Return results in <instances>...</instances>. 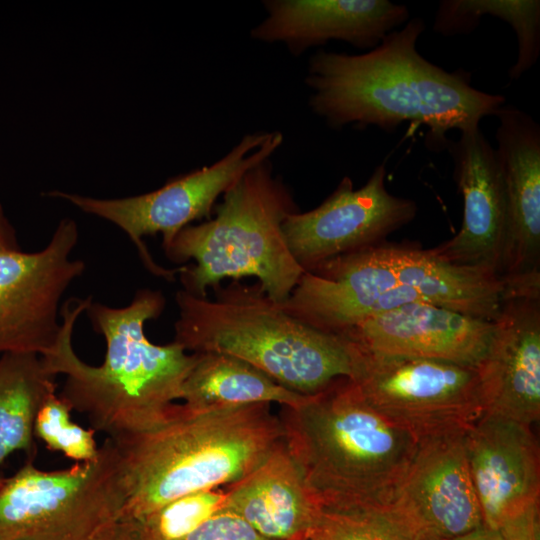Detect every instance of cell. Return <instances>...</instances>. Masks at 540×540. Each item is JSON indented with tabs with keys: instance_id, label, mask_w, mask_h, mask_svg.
<instances>
[{
	"instance_id": "cell-29",
	"label": "cell",
	"mask_w": 540,
	"mask_h": 540,
	"mask_svg": "<svg viewBox=\"0 0 540 540\" xmlns=\"http://www.w3.org/2000/svg\"><path fill=\"white\" fill-rule=\"evenodd\" d=\"M539 501L512 513L498 527L503 540H539Z\"/></svg>"
},
{
	"instance_id": "cell-25",
	"label": "cell",
	"mask_w": 540,
	"mask_h": 540,
	"mask_svg": "<svg viewBox=\"0 0 540 540\" xmlns=\"http://www.w3.org/2000/svg\"><path fill=\"white\" fill-rule=\"evenodd\" d=\"M308 540H417L382 508L321 509Z\"/></svg>"
},
{
	"instance_id": "cell-3",
	"label": "cell",
	"mask_w": 540,
	"mask_h": 540,
	"mask_svg": "<svg viewBox=\"0 0 540 540\" xmlns=\"http://www.w3.org/2000/svg\"><path fill=\"white\" fill-rule=\"evenodd\" d=\"M112 441L124 518L141 520L184 495L242 480L284 442V429L268 403L208 411L175 404L159 426Z\"/></svg>"
},
{
	"instance_id": "cell-6",
	"label": "cell",
	"mask_w": 540,
	"mask_h": 540,
	"mask_svg": "<svg viewBox=\"0 0 540 540\" xmlns=\"http://www.w3.org/2000/svg\"><path fill=\"white\" fill-rule=\"evenodd\" d=\"M215 217L182 229L165 255L180 269L184 290L206 297L225 279L256 277L266 294L284 302L305 272L291 254L282 224L298 211L270 159L246 171L222 195Z\"/></svg>"
},
{
	"instance_id": "cell-1",
	"label": "cell",
	"mask_w": 540,
	"mask_h": 540,
	"mask_svg": "<svg viewBox=\"0 0 540 540\" xmlns=\"http://www.w3.org/2000/svg\"><path fill=\"white\" fill-rule=\"evenodd\" d=\"M165 304L161 291L148 288L123 307L91 296L62 304L59 339L41 359L51 374L65 376L59 396L85 414L95 432L119 439L149 431L182 398L197 353L188 354L175 341L154 344L144 330Z\"/></svg>"
},
{
	"instance_id": "cell-28",
	"label": "cell",
	"mask_w": 540,
	"mask_h": 540,
	"mask_svg": "<svg viewBox=\"0 0 540 540\" xmlns=\"http://www.w3.org/2000/svg\"><path fill=\"white\" fill-rule=\"evenodd\" d=\"M182 540H271L235 513L222 509Z\"/></svg>"
},
{
	"instance_id": "cell-4",
	"label": "cell",
	"mask_w": 540,
	"mask_h": 540,
	"mask_svg": "<svg viewBox=\"0 0 540 540\" xmlns=\"http://www.w3.org/2000/svg\"><path fill=\"white\" fill-rule=\"evenodd\" d=\"M284 441L321 509L392 501L417 440L377 412L348 378L279 415Z\"/></svg>"
},
{
	"instance_id": "cell-21",
	"label": "cell",
	"mask_w": 540,
	"mask_h": 540,
	"mask_svg": "<svg viewBox=\"0 0 540 540\" xmlns=\"http://www.w3.org/2000/svg\"><path fill=\"white\" fill-rule=\"evenodd\" d=\"M401 285L427 303L486 321H494L507 298L505 282L482 270L440 260L429 249L381 244Z\"/></svg>"
},
{
	"instance_id": "cell-31",
	"label": "cell",
	"mask_w": 540,
	"mask_h": 540,
	"mask_svg": "<svg viewBox=\"0 0 540 540\" xmlns=\"http://www.w3.org/2000/svg\"><path fill=\"white\" fill-rule=\"evenodd\" d=\"M449 540H503L498 530L482 526L463 536Z\"/></svg>"
},
{
	"instance_id": "cell-26",
	"label": "cell",
	"mask_w": 540,
	"mask_h": 540,
	"mask_svg": "<svg viewBox=\"0 0 540 540\" xmlns=\"http://www.w3.org/2000/svg\"><path fill=\"white\" fill-rule=\"evenodd\" d=\"M225 498L226 489L201 490L179 497L134 521L142 540H182L222 510Z\"/></svg>"
},
{
	"instance_id": "cell-5",
	"label": "cell",
	"mask_w": 540,
	"mask_h": 540,
	"mask_svg": "<svg viewBox=\"0 0 540 540\" xmlns=\"http://www.w3.org/2000/svg\"><path fill=\"white\" fill-rule=\"evenodd\" d=\"M214 289V299L184 289L175 295L178 318L173 341L186 351L234 356L303 395L351 378V349L342 336L288 314L258 282L247 285L232 280Z\"/></svg>"
},
{
	"instance_id": "cell-7",
	"label": "cell",
	"mask_w": 540,
	"mask_h": 540,
	"mask_svg": "<svg viewBox=\"0 0 540 540\" xmlns=\"http://www.w3.org/2000/svg\"><path fill=\"white\" fill-rule=\"evenodd\" d=\"M126 496L120 458L106 438L98 456L43 471L28 461L0 485V540H116Z\"/></svg>"
},
{
	"instance_id": "cell-22",
	"label": "cell",
	"mask_w": 540,
	"mask_h": 540,
	"mask_svg": "<svg viewBox=\"0 0 540 540\" xmlns=\"http://www.w3.org/2000/svg\"><path fill=\"white\" fill-rule=\"evenodd\" d=\"M308 397L285 388L239 358L204 352L197 353L183 383L181 399L193 411H208L259 403L295 407Z\"/></svg>"
},
{
	"instance_id": "cell-27",
	"label": "cell",
	"mask_w": 540,
	"mask_h": 540,
	"mask_svg": "<svg viewBox=\"0 0 540 540\" xmlns=\"http://www.w3.org/2000/svg\"><path fill=\"white\" fill-rule=\"evenodd\" d=\"M71 407L56 393L50 394L40 407L34 435L53 451H59L77 462L95 459L99 449L95 431L85 429L71 420Z\"/></svg>"
},
{
	"instance_id": "cell-16",
	"label": "cell",
	"mask_w": 540,
	"mask_h": 540,
	"mask_svg": "<svg viewBox=\"0 0 540 540\" xmlns=\"http://www.w3.org/2000/svg\"><path fill=\"white\" fill-rule=\"evenodd\" d=\"M476 367L484 414L532 427L540 418V296L511 295Z\"/></svg>"
},
{
	"instance_id": "cell-15",
	"label": "cell",
	"mask_w": 540,
	"mask_h": 540,
	"mask_svg": "<svg viewBox=\"0 0 540 540\" xmlns=\"http://www.w3.org/2000/svg\"><path fill=\"white\" fill-rule=\"evenodd\" d=\"M496 157L509 208L501 278L517 291L540 290V126L504 104L497 114Z\"/></svg>"
},
{
	"instance_id": "cell-24",
	"label": "cell",
	"mask_w": 540,
	"mask_h": 540,
	"mask_svg": "<svg viewBox=\"0 0 540 540\" xmlns=\"http://www.w3.org/2000/svg\"><path fill=\"white\" fill-rule=\"evenodd\" d=\"M485 15L498 17L513 28L518 51L509 78L519 79L537 63L540 55V1L443 0L438 5L433 30L446 37L468 34Z\"/></svg>"
},
{
	"instance_id": "cell-11",
	"label": "cell",
	"mask_w": 540,
	"mask_h": 540,
	"mask_svg": "<svg viewBox=\"0 0 540 540\" xmlns=\"http://www.w3.org/2000/svg\"><path fill=\"white\" fill-rule=\"evenodd\" d=\"M385 164L355 189L344 177L316 208L286 217L282 231L297 263L309 271L332 258L381 244L390 233L414 219L417 204L391 194Z\"/></svg>"
},
{
	"instance_id": "cell-8",
	"label": "cell",
	"mask_w": 540,
	"mask_h": 540,
	"mask_svg": "<svg viewBox=\"0 0 540 540\" xmlns=\"http://www.w3.org/2000/svg\"><path fill=\"white\" fill-rule=\"evenodd\" d=\"M347 342L350 380L377 412L417 441L466 433L484 415L475 367L381 354Z\"/></svg>"
},
{
	"instance_id": "cell-13",
	"label": "cell",
	"mask_w": 540,
	"mask_h": 540,
	"mask_svg": "<svg viewBox=\"0 0 540 540\" xmlns=\"http://www.w3.org/2000/svg\"><path fill=\"white\" fill-rule=\"evenodd\" d=\"M381 244L305 271L280 305L300 321L339 335L374 315L425 302L414 289L399 283Z\"/></svg>"
},
{
	"instance_id": "cell-18",
	"label": "cell",
	"mask_w": 540,
	"mask_h": 540,
	"mask_svg": "<svg viewBox=\"0 0 540 540\" xmlns=\"http://www.w3.org/2000/svg\"><path fill=\"white\" fill-rule=\"evenodd\" d=\"M468 464L484 526L539 501L540 452L531 427L484 414L465 435Z\"/></svg>"
},
{
	"instance_id": "cell-14",
	"label": "cell",
	"mask_w": 540,
	"mask_h": 540,
	"mask_svg": "<svg viewBox=\"0 0 540 540\" xmlns=\"http://www.w3.org/2000/svg\"><path fill=\"white\" fill-rule=\"evenodd\" d=\"M446 150L463 197L462 225L454 237L429 251L442 261L501 278L509 208L495 149L477 128L460 133L456 141L449 139Z\"/></svg>"
},
{
	"instance_id": "cell-23",
	"label": "cell",
	"mask_w": 540,
	"mask_h": 540,
	"mask_svg": "<svg viewBox=\"0 0 540 540\" xmlns=\"http://www.w3.org/2000/svg\"><path fill=\"white\" fill-rule=\"evenodd\" d=\"M55 377L37 354L1 355L0 466L16 451L26 452L31 459L35 456V419L46 398L55 392Z\"/></svg>"
},
{
	"instance_id": "cell-33",
	"label": "cell",
	"mask_w": 540,
	"mask_h": 540,
	"mask_svg": "<svg viewBox=\"0 0 540 540\" xmlns=\"http://www.w3.org/2000/svg\"><path fill=\"white\" fill-rule=\"evenodd\" d=\"M2 481H3V479L0 480V485H1Z\"/></svg>"
},
{
	"instance_id": "cell-2",
	"label": "cell",
	"mask_w": 540,
	"mask_h": 540,
	"mask_svg": "<svg viewBox=\"0 0 540 540\" xmlns=\"http://www.w3.org/2000/svg\"><path fill=\"white\" fill-rule=\"evenodd\" d=\"M421 18L409 19L378 46L360 54L319 50L308 62L309 107L333 129L376 126L394 133L404 122L428 127L430 150L446 149V134L480 128L505 97L476 89L463 69L448 72L424 58Z\"/></svg>"
},
{
	"instance_id": "cell-10",
	"label": "cell",
	"mask_w": 540,
	"mask_h": 540,
	"mask_svg": "<svg viewBox=\"0 0 540 540\" xmlns=\"http://www.w3.org/2000/svg\"><path fill=\"white\" fill-rule=\"evenodd\" d=\"M79 229L72 218L59 221L41 250L0 253V354L43 356L59 339L61 301L86 270L72 257Z\"/></svg>"
},
{
	"instance_id": "cell-19",
	"label": "cell",
	"mask_w": 540,
	"mask_h": 540,
	"mask_svg": "<svg viewBox=\"0 0 540 540\" xmlns=\"http://www.w3.org/2000/svg\"><path fill=\"white\" fill-rule=\"evenodd\" d=\"M493 328V321L427 302H412L367 318L339 335L376 353L439 359L476 368Z\"/></svg>"
},
{
	"instance_id": "cell-20",
	"label": "cell",
	"mask_w": 540,
	"mask_h": 540,
	"mask_svg": "<svg viewBox=\"0 0 540 540\" xmlns=\"http://www.w3.org/2000/svg\"><path fill=\"white\" fill-rule=\"evenodd\" d=\"M223 509L271 540H308L321 512L285 441L252 473L227 486Z\"/></svg>"
},
{
	"instance_id": "cell-12",
	"label": "cell",
	"mask_w": 540,
	"mask_h": 540,
	"mask_svg": "<svg viewBox=\"0 0 540 540\" xmlns=\"http://www.w3.org/2000/svg\"><path fill=\"white\" fill-rule=\"evenodd\" d=\"M465 435L419 440L387 506L417 540H449L484 525Z\"/></svg>"
},
{
	"instance_id": "cell-32",
	"label": "cell",
	"mask_w": 540,
	"mask_h": 540,
	"mask_svg": "<svg viewBox=\"0 0 540 540\" xmlns=\"http://www.w3.org/2000/svg\"><path fill=\"white\" fill-rule=\"evenodd\" d=\"M116 540H142L136 521L124 518Z\"/></svg>"
},
{
	"instance_id": "cell-9",
	"label": "cell",
	"mask_w": 540,
	"mask_h": 540,
	"mask_svg": "<svg viewBox=\"0 0 540 540\" xmlns=\"http://www.w3.org/2000/svg\"><path fill=\"white\" fill-rule=\"evenodd\" d=\"M282 143L283 134L279 131L247 133L213 164L170 179L145 194L102 199L54 190L46 195L68 201L87 214L113 223L134 243L151 273L173 279L180 268L170 270L159 266L143 237L160 233L163 249H167L190 223L209 218L217 199L246 171L270 159Z\"/></svg>"
},
{
	"instance_id": "cell-30",
	"label": "cell",
	"mask_w": 540,
	"mask_h": 540,
	"mask_svg": "<svg viewBox=\"0 0 540 540\" xmlns=\"http://www.w3.org/2000/svg\"><path fill=\"white\" fill-rule=\"evenodd\" d=\"M21 250L17 233L0 203V253Z\"/></svg>"
},
{
	"instance_id": "cell-17",
	"label": "cell",
	"mask_w": 540,
	"mask_h": 540,
	"mask_svg": "<svg viewBox=\"0 0 540 540\" xmlns=\"http://www.w3.org/2000/svg\"><path fill=\"white\" fill-rule=\"evenodd\" d=\"M266 17L252 28V39L283 43L299 56L331 40L371 50L403 26L410 13L388 0H264Z\"/></svg>"
}]
</instances>
